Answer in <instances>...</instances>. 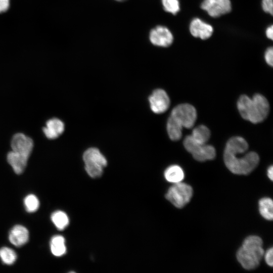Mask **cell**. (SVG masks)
Instances as JSON below:
<instances>
[{"instance_id": "obj_1", "label": "cell", "mask_w": 273, "mask_h": 273, "mask_svg": "<svg viewBox=\"0 0 273 273\" xmlns=\"http://www.w3.org/2000/svg\"><path fill=\"white\" fill-rule=\"evenodd\" d=\"M248 145L241 136H234L227 142L224 151L223 159L226 167L236 174H248L257 166L259 161L258 154L247 152Z\"/></svg>"}, {"instance_id": "obj_2", "label": "cell", "mask_w": 273, "mask_h": 273, "mask_svg": "<svg viewBox=\"0 0 273 273\" xmlns=\"http://www.w3.org/2000/svg\"><path fill=\"white\" fill-rule=\"evenodd\" d=\"M237 107L242 117L253 123L263 121L267 116L269 105L262 95L255 94L252 98L242 95L237 102Z\"/></svg>"}, {"instance_id": "obj_3", "label": "cell", "mask_w": 273, "mask_h": 273, "mask_svg": "<svg viewBox=\"0 0 273 273\" xmlns=\"http://www.w3.org/2000/svg\"><path fill=\"white\" fill-rule=\"evenodd\" d=\"M261 239L256 236H249L244 241L237 253V258L242 266L246 269L256 268L263 255Z\"/></svg>"}, {"instance_id": "obj_4", "label": "cell", "mask_w": 273, "mask_h": 273, "mask_svg": "<svg viewBox=\"0 0 273 273\" xmlns=\"http://www.w3.org/2000/svg\"><path fill=\"white\" fill-rule=\"evenodd\" d=\"M83 160L86 172L93 178L101 176L104 168L107 165L106 158L100 150L96 148L87 149L83 153Z\"/></svg>"}, {"instance_id": "obj_5", "label": "cell", "mask_w": 273, "mask_h": 273, "mask_svg": "<svg viewBox=\"0 0 273 273\" xmlns=\"http://www.w3.org/2000/svg\"><path fill=\"white\" fill-rule=\"evenodd\" d=\"M196 119L195 108L189 104H181L172 109L168 120L181 128H191L194 126Z\"/></svg>"}, {"instance_id": "obj_6", "label": "cell", "mask_w": 273, "mask_h": 273, "mask_svg": "<svg viewBox=\"0 0 273 273\" xmlns=\"http://www.w3.org/2000/svg\"><path fill=\"white\" fill-rule=\"evenodd\" d=\"M193 193V189L190 185L179 182L169 188L165 198L175 207L181 208L190 202Z\"/></svg>"}, {"instance_id": "obj_7", "label": "cell", "mask_w": 273, "mask_h": 273, "mask_svg": "<svg viewBox=\"0 0 273 273\" xmlns=\"http://www.w3.org/2000/svg\"><path fill=\"white\" fill-rule=\"evenodd\" d=\"M184 146L194 158L199 161L212 160L216 155L215 150L213 146L198 143L191 135L186 137L184 141Z\"/></svg>"}, {"instance_id": "obj_8", "label": "cell", "mask_w": 273, "mask_h": 273, "mask_svg": "<svg viewBox=\"0 0 273 273\" xmlns=\"http://www.w3.org/2000/svg\"><path fill=\"white\" fill-rule=\"evenodd\" d=\"M201 8L212 17H219L232 9L230 0H204Z\"/></svg>"}, {"instance_id": "obj_9", "label": "cell", "mask_w": 273, "mask_h": 273, "mask_svg": "<svg viewBox=\"0 0 273 273\" xmlns=\"http://www.w3.org/2000/svg\"><path fill=\"white\" fill-rule=\"evenodd\" d=\"M149 101L151 109L156 114L164 113L168 109L170 105L168 95L162 89L154 90L149 98Z\"/></svg>"}, {"instance_id": "obj_10", "label": "cell", "mask_w": 273, "mask_h": 273, "mask_svg": "<svg viewBox=\"0 0 273 273\" xmlns=\"http://www.w3.org/2000/svg\"><path fill=\"white\" fill-rule=\"evenodd\" d=\"M12 151L29 157L33 148L32 140L22 133L15 134L11 141Z\"/></svg>"}, {"instance_id": "obj_11", "label": "cell", "mask_w": 273, "mask_h": 273, "mask_svg": "<svg viewBox=\"0 0 273 273\" xmlns=\"http://www.w3.org/2000/svg\"><path fill=\"white\" fill-rule=\"evenodd\" d=\"M150 40L155 46L167 47L172 43L173 37L167 28L158 26L151 31Z\"/></svg>"}, {"instance_id": "obj_12", "label": "cell", "mask_w": 273, "mask_h": 273, "mask_svg": "<svg viewBox=\"0 0 273 273\" xmlns=\"http://www.w3.org/2000/svg\"><path fill=\"white\" fill-rule=\"evenodd\" d=\"M191 34L202 39L209 38L212 34L213 29L211 25L205 23L198 18L193 19L190 24Z\"/></svg>"}, {"instance_id": "obj_13", "label": "cell", "mask_w": 273, "mask_h": 273, "mask_svg": "<svg viewBox=\"0 0 273 273\" xmlns=\"http://www.w3.org/2000/svg\"><path fill=\"white\" fill-rule=\"evenodd\" d=\"M9 239L14 246L21 247L28 242L29 232L25 226L20 224L16 225L10 231Z\"/></svg>"}, {"instance_id": "obj_14", "label": "cell", "mask_w": 273, "mask_h": 273, "mask_svg": "<svg viewBox=\"0 0 273 273\" xmlns=\"http://www.w3.org/2000/svg\"><path fill=\"white\" fill-rule=\"evenodd\" d=\"M64 124L60 119L53 118L49 119L43 128L46 136L49 139H55L62 134L64 130Z\"/></svg>"}, {"instance_id": "obj_15", "label": "cell", "mask_w": 273, "mask_h": 273, "mask_svg": "<svg viewBox=\"0 0 273 273\" xmlns=\"http://www.w3.org/2000/svg\"><path fill=\"white\" fill-rule=\"evenodd\" d=\"M29 157L13 151H10L7 155V160L14 172L20 174L26 168Z\"/></svg>"}, {"instance_id": "obj_16", "label": "cell", "mask_w": 273, "mask_h": 273, "mask_svg": "<svg viewBox=\"0 0 273 273\" xmlns=\"http://www.w3.org/2000/svg\"><path fill=\"white\" fill-rule=\"evenodd\" d=\"M164 174L168 181L174 184L181 182L185 177L183 169L177 165H172L167 167Z\"/></svg>"}, {"instance_id": "obj_17", "label": "cell", "mask_w": 273, "mask_h": 273, "mask_svg": "<svg viewBox=\"0 0 273 273\" xmlns=\"http://www.w3.org/2000/svg\"><path fill=\"white\" fill-rule=\"evenodd\" d=\"M64 238L60 235L54 236L51 240L50 247L52 253L57 257L61 256L66 252Z\"/></svg>"}, {"instance_id": "obj_18", "label": "cell", "mask_w": 273, "mask_h": 273, "mask_svg": "<svg viewBox=\"0 0 273 273\" xmlns=\"http://www.w3.org/2000/svg\"><path fill=\"white\" fill-rule=\"evenodd\" d=\"M259 211L265 219L272 220L273 218V202L269 198H263L259 201Z\"/></svg>"}, {"instance_id": "obj_19", "label": "cell", "mask_w": 273, "mask_h": 273, "mask_svg": "<svg viewBox=\"0 0 273 273\" xmlns=\"http://www.w3.org/2000/svg\"><path fill=\"white\" fill-rule=\"evenodd\" d=\"M191 135L198 143L205 144L209 139L210 132L206 126L201 125L193 129Z\"/></svg>"}, {"instance_id": "obj_20", "label": "cell", "mask_w": 273, "mask_h": 273, "mask_svg": "<svg viewBox=\"0 0 273 273\" xmlns=\"http://www.w3.org/2000/svg\"><path fill=\"white\" fill-rule=\"evenodd\" d=\"M51 220L56 227L59 230H63L69 224L67 215L62 211H56L51 215Z\"/></svg>"}, {"instance_id": "obj_21", "label": "cell", "mask_w": 273, "mask_h": 273, "mask_svg": "<svg viewBox=\"0 0 273 273\" xmlns=\"http://www.w3.org/2000/svg\"><path fill=\"white\" fill-rule=\"evenodd\" d=\"M0 258L4 263L12 265L17 259V254L11 248L2 247L0 249Z\"/></svg>"}, {"instance_id": "obj_22", "label": "cell", "mask_w": 273, "mask_h": 273, "mask_svg": "<svg viewBox=\"0 0 273 273\" xmlns=\"http://www.w3.org/2000/svg\"><path fill=\"white\" fill-rule=\"evenodd\" d=\"M24 204L26 211L28 212H35L39 208V202L36 196L29 194L26 196Z\"/></svg>"}, {"instance_id": "obj_23", "label": "cell", "mask_w": 273, "mask_h": 273, "mask_svg": "<svg viewBox=\"0 0 273 273\" xmlns=\"http://www.w3.org/2000/svg\"><path fill=\"white\" fill-rule=\"evenodd\" d=\"M165 11L172 14H176L180 10L178 0H162Z\"/></svg>"}, {"instance_id": "obj_24", "label": "cell", "mask_w": 273, "mask_h": 273, "mask_svg": "<svg viewBox=\"0 0 273 273\" xmlns=\"http://www.w3.org/2000/svg\"><path fill=\"white\" fill-rule=\"evenodd\" d=\"M262 8L263 10L266 13L272 15L273 13V2L272 0H262Z\"/></svg>"}, {"instance_id": "obj_25", "label": "cell", "mask_w": 273, "mask_h": 273, "mask_svg": "<svg viewBox=\"0 0 273 273\" xmlns=\"http://www.w3.org/2000/svg\"><path fill=\"white\" fill-rule=\"evenodd\" d=\"M264 58L267 64L272 67L273 65L272 47H270L266 50L265 52Z\"/></svg>"}, {"instance_id": "obj_26", "label": "cell", "mask_w": 273, "mask_h": 273, "mask_svg": "<svg viewBox=\"0 0 273 273\" xmlns=\"http://www.w3.org/2000/svg\"><path fill=\"white\" fill-rule=\"evenodd\" d=\"M273 249L270 248L267 250L264 254V258L266 263L270 266L273 265Z\"/></svg>"}, {"instance_id": "obj_27", "label": "cell", "mask_w": 273, "mask_h": 273, "mask_svg": "<svg viewBox=\"0 0 273 273\" xmlns=\"http://www.w3.org/2000/svg\"><path fill=\"white\" fill-rule=\"evenodd\" d=\"M10 7V0H0V13L6 12Z\"/></svg>"}, {"instance_id": "obj_28", "label": "cell", "mask_w": 273, "mask_h": 273, "mask_svg": "<svg viewBox=\"0 0 273 273\" xmlns=\"http://www.w3.org/2000/svg\"><path fill=\"white\" fill-rule=\"evenodd\" d=\"M267 37L271 40L273 39V26L271 25L267 28L265 31Z\"/></svg>"}, {"instance_id": "obj_29", "label": "cell", "mask_w": 273, "mask_h": 273, "mask_svg": "<svg viewBox=\"0 0 273 273\" xmlns=\"http://www.w3.org/2000/svg\"><path fill=\"white\" fill-rule=\"evenodd\" d=\"M267 175L268 178L272 180L273 179V167L272 165L269 166L267 171Z\"/></svg>"}, {"instance_id": "obj_30", "label": "cell", "mask_w": 273, "mask_h": 273, "mask_svg": "<svg viewBox=\"0 0 273 273\" xmlns=\"http://www.w3.org/2000/svg\"><path fill=\"white\" fill-rule=\"evenodd\" d=\"M116 1H119V2H122V1H125V0H116Z\"/></svg>"}]
</instances>
